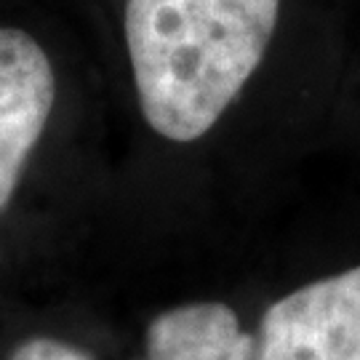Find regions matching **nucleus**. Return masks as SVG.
Returning a JSON list of instances; mask_svg holds the SVG:
<instances>
[{"label":"nucleus","instance_id":"obj_1","mask_svg":"<svg viewBox=\"0 0 360 360\" xmlns=\"http://www.w3.org/2000/svg\"><path fill=\"white\" fill-rule=\"evenodd\" d=\"M281 0H126L139 104L160 136L195 142L267 51Z\"/></svg>","mask_w":360,"mask_h":360},{"label":"nucleus","instance_id":"obj_4","mask_svg":"<svg viewBox=\"0 0 360 360\" xmlns=\"http://www.w3.org/2000/svg\"><path fill=\"white\" fill-rule=\"evenodd\" d=\"M257 336L245 334L221 302L179 304L147 326V360H254Z\"/></svg>","mask_w":360,"mask_h":360},{"label":"nucleus","instance_id":"obj_5","mask_svg":"<svg viewBox=\"0 0 360 360\" xmlns=\"http://www.w3.org/2000/svg\"><path fill=\"white\" fill-rule=\"evenodd\" d=\"M8 360H94L89 352L72 347L59 339H49V336H38V339H27L19 347L13 349Z\"/></svg>","mask_w":360,"mask_h":360},{"label":"nucleus","instance_id":"obj_2","mask_svg":"<svg viewBox=\"0 0 360 360\" xmlns=\"http://www.w3.org/2000/svg\"><path fill=\"white\" fill-rule=\"evenodd\" d=\"M254 360H360V267L312 281L270 304Z\"/></svg>","mask_w":360,"mask_h":360},{"label":"nucleus","instance_id":"obj_3","mask_svg":"<svg viewBox=\"0 0 360 360\" xmlns=\"http://www.w3.org/2000/svg\"><path fill=\"white\" fill-rule=\"evenodd\" d=\"M53 70L38 40L0 27V211L11 203L53 107Z\"/></svg>","mask_w":360,"mask_h":360}]
</instances>
